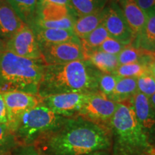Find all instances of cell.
<instances>
[{
	"label": "cell",
	"mask_w": 155,
	"mask_h": 155,
	"mask_svg": "<svg viewBox=\"0 0 155 155\" xmlns=\"http://www.w3.org/2000/svg\"><path fill=\"white\" fill-rule=\"evenodd\" d=\"M101 72L86 61L65 64L46 65L38 86V96L44 98L52 95L98 91Z\"/></svg>",
	"instance_id": "cell-2"
},
{
	"label": "cell",
	"mask_w": 155,
	"mask_h": 155,
	"mask_svg": "<svg viewBox=\"0 0 155 155\" xmlns=\"http://www.w3.org/2000/svg\"><path fill=\"white\" fill-rule=\"evenodd\" d=\"M67 119L40 104L22 114L13 133L19 145L35 146L59 129Z\"/></svg>",
	"instance_id": "cell-5"
},
{
	"label": "cell",
	"mask_w": 155,
	"mask_h": 155,
	"mask_svg": "<svg viewBox=\"0 0 155 155\" xmlns=\"http://www.w3.org/2000/svg\"><path fill=\"white\" fill-rule=\"evenodd\" d=\"M84 60L103 73H113L119 66L117 55H111L99 50L86 52Z\"/></svg>",
	"instance_id": "cell-16"
},
{
	"label": "cell",
	"mask_w": 155,
	"mask_h": 155,
	"mask_svg": "<svg viewBox=\"0 0 155 155\" xmlns=\"http://www.w3.org/2000/svg\"><path fill=\"white\" fill-rule=\"evenodd\" d=\"M6 155H10V154H6Z\"/></svg>",
	"instance_id": "cell-40"
},
{
	"label": "cell",
	"mask_w": 155,
	"mask_h": 155,
	"mask_svg": "<svg viewBox=\"0 0 155 155\" xmlns=\"http://www.w3.org/2000/svg\"><path fill=\"white\" fill-rule=\"evenodd\" d=\"M117 106L118 103L108 99L101 93H94L89 95L78 116L108 129Z\"/></svg>",
	"instance_id": "cell-6"
},
{
	"label": "cell",
	"mask_w": 155,
	"mask_h": 155,
	"mask_svg": "<svg viewBox=\"0 0 155 155\" xmlns=\"http://www.w3.org/2000/svg\"><path fill=\"white\" fill-rule=\"evenodd\" d=\"M46 64L19 57L6 50L0 58V93L20 91L38 95Z\"/></svg>",
	"instance_id": "cell-4"
},
{
	"label": "cell",
	"mask_w": 155,
	"mask_h": 155,
	"mask_svg": "<svg viewBox=\"0 0 155 155\" xmlns=\"http://www.w3.org/2000/svg\"><path fill=\"white\" fill-rule=\"evenodd\" d=\"M130 103L139 124L152 144L155 140V110L151 105L150 99L144 94L137 92L131 98Z\"/></svg>",
	"instance_id": "cell-12"
},
{
	"label": "cell",
	"mask_w": 155,
	"mask_h": 155,
	"mask_svg": "<svg viewBox=\"0 0 155 155\" xmlns=\"http://www.w3.org/2000/svg\"><path fill=\"white\" fill-rule=\"evenodd\" d=\"M118 78L119 77L112 73H101L98 80V91L109 98L113 94Z\"/></svg>",
	"instance_id": "cell-28"
},
{
	"label": "cell",
	"mask_w": 155,
	"mask_h": 155,
	"mask_svg": "<svg viewBox=\"0 0 155 155\" xmlns=\"http://www.w3.org/2000/svg\"><path fill=\"white\" fill-rule=\"evenodd\" d=\"M2 96L8 115L7 126L12 131L23 114L42 103L41 98L38 95L25 92H6Z\"/></svg>",
	"instance_id": "cell-10"
},
{
	"label": "cell",
	"mask_w": 155,
	"mask_h": 155,
	"mask_svg": "<svg viewBox=\"0 0 155 155\" xmlns=\"http://www.w3.org/2000/svg\"><path fill=\"white\" fill-rule=\"evenodd\" d=\"M69 15H73L71 7L58 5L38 6V18L45 21L58 20ZM74 16V15H73ZM75 17V16H74Z\"/></svg>",
	"instance_id": "cell-23"
},
{
	"label": "cell",
	"mask_w": 155,
	"mask_h": 155,
	"mask_svg": "<svg viewBox=\"0 0 155 155\" xmlns=\"http://www.w3.org/2000/svg\"><path fill=\"white\" fill-rule=\"evenodd\" d=\"M117 57L119 65L137 63L149 65L155 60V53L129 45L120 52Z\"/></svg>",
	"instance_id": "cell-19"
},
{
	"label": "cell",
	"mask_w": 155,
	"mask_h": 155,
	"mask_svg": "<svg viewBox=\"0 0 155 155\" xmlns=\"http://www.w3.org/2000/svg\"><path fill=\"white\" fill-rule=\"evenodd\" d=\"M23 23L30 28L38 18V0H5Z\"/></svg>",
	"instance_id": "cell-18"
},
{
	"label": "cell",
	"mask_w": 155,
	"mask_h": 155,
	"mask_svg": "<svg viewBox=\"0 0 155 155\" xmlns=\"http://www.w3.org/2000/svg\"><path fill=\"white\" fill-rule=\"evenodd\" d=\"M126 46L127 45H125L124 44L108 36L96 50H99V51L111 54V55H118Z\"/></svg>",
	"instance_id": "cell-30"
},
{
	"label": "cell",
	"mask_w": 155,
	"mask_h": 155,
	"mask_svg": "<svg viewBox=\"0 0 155 155\" xmlns=\"http://www.w3.org/2000/svg\"><path fill=\"white\" fill-rule=\"evenodd\" d=\"M145 12L155 7V0H134Z\"/></svg>",
	"instance_id": "cell-33"
},
{
	"label": "cell",
	"mask_w": 155,
	"mask_h": 155,
	"mask_svg": "<svg viewBox=\"0 0 155 155\" xmlns=\"http://www.w3.org/2000/svg\"><path fill=\"white\" fill-rule=\"evenodd\" d=\"M91 94L68 93L41 98L42 103L58 115L65 118L78 116Z\"/></svg>",
	"instance_id": "cell-7"
},
{
	"label": "cell",
	"mask_w": 155,
	"mask_h": 155,
	"mask_svg": "<svg viewBox=\"0 0 155 155\" xmlns=\"http://www.w3.org/2000/svg\"><path fill=\"white\" fill-rule=\"evenodd\" d=\"M121 3L122 13L132 32L134 40L144 28L147 19V13L134 0H121Z\"/></svg>",
	"instance_id": "cell-14"
},
{
	"label": "cell",
	"mask_w": 155,
	"mask_h": 155,
	"mask_svg": "<svg viewBox=\"0 0 155 155\" xmlns=\"http://www.w3.org/2000/svg\"><path fill=\"white\" fill-rule=\"evenodd\" d=\"M37 145L47 155H86L107 150L111 139L107 129L78 116L68 118Z\"/></svg>",
	"instance_id": "cell-1"
},
{
	"label": "cell",
	"mask_w": 155,
	"mask_h": 155,
	"mask_svg": "<svg viewBox=\"0 0 155 155\" xmlns=\"http://www.w3.org/2000/svg\"><path fill=\"white\" fill-rule=\"evenodd\" d=\"M6 50V41L0 38V58Z\"/></svg>",
	"instance_id": "cell-35"
},
{
	"label": "cell",
	"mask_w": 155,
	"mask_h": 155,
	"mask_svg": "<svg viewBox=\"0 0 155 155\" xmlns=\"http://www.w3.org/2000/svg\"><path fill=\"white\" fill-rule=\"evenodd\" d=\"M149 73L148 65L137 63L120 65L113 74L119 78H139Z\"/></svg>",
	"instance_id": "cell-26"
},
{
	"label": "cell",
	"mask_w": 155,
	"mask_h": 155,
	"mask_svg": "<svg viewBox=\"0 0 155 155\" xmlns=\"http://www.w3.org/2000/svg\"><path fill=\"white\" fill-rule=\"evenodd\" d=\"M138 92L150 98L155 94V79L151 73H147L137 78Z\"/></svg>",
	"instance_id": "cell-29"
},
{
	"label": "cell",
	"mask_w": 155,
	"mask_h": 155,
	"mask_svg": "<svg viewBox=\"0 0 155 155\" xmlns=\"http://www.w3.org/2000/svg\"><path fill=\"white\" fill-rule=\"evenodd\" d=\"M146 13L147 19L144 28L134 40L132 45L155 53V7Z\"/></svg>",
	"instance_id": "cell-17"
},
{
	"label": "cell",
	"mask_w": 155,
	"mask_h": 155,
	"mask_svg": "<svg viewBox=\"0 0 155 155\" xmlns=\"http://www.w3.org/2000/svg\"><path fill=\"white\" fill-rule=\"evenodd\" d=\"M12 153V155H41L35 147L31 145H19Z\"/></svg>",
	"instance_id": "cell-31"
},
{
	"label": "cell",
	"mask_w": 155,
	"mask_h": 155,
	"mask_svg": "<svg viewBox=\"0 0 155 155\" xmlns=\"http://www.w3.org/2000/svg\"><path fill=\"white\" fill-rule=\"evenodd\" d=\"M6 50L19 57L30 60H42L35 35L32 29L27 25L6 41Z\"/></svg>",
	"instance_id": "cell-11"
},
{
	"label": "cell",
	"mask_w": 155,
	"mask_h": 155,
	"mask_svg": "<svg viewBox=\"0 0 155 155\" xmlns=\"http://www.w3.org/2000/svg\"><path fill=\"white\" fill-rule=\"evenodd\" d=\"M109 129L114 155H155V149L139 124L130 101L118 103Z\"/></svg>",
	"instance_id": "cell-3"
},
{
	"label": "cell",
	"mask_w": 155,
	"mask_h": 155,
	"mask_svg": "<svg viewBox=\"0 0 155 155\" xmlns=\"http://www.w3.org/2000/svg\"><path fill=\"white\" fill-rule=\"evenodd\" d=\"M108 36L107 31L101 23L96 30L80 40L83 53L96 50Z\"/></svg>",
	"instance_id": "cell-24"
},
{
	"label": "cell",
	"mask_w": 155,
	"mask_h": 155,
	"mask_svg": "<svg viewBox=\"0 0 155 155\" xmlns=\"http://www.w3.org/2000/svg\"><path fill=\"white\" fill-rule=\"evenodd\" d=\"M104 9L97 12L77 17L73 26V32L79 40L88 35L103 22Z\"/></svg>",
	"instance_id": "cell-20"
},
{
	"label": "cell",
	"mask_w": 155,
	"mask_h": 155,
	"mask_svg": "<svg viewBox=\"0 0 155 155\" xmlns=\"http://www.w3.org/2000/svg\"><path fill=\"white\" fill-rule=\"evenodd\" d=\"M149 68H150L151 74H152L155 77V60L149 65Z\"/></svg>",
	"instance_id": "cell-36"
},
{
	"label": "cell",
	"mask_w": 155,
	"mask_h": 155,
	"mask_svg": "<svg viewBox=\"0 0 155 155\" xmlns=\"http://www.w3.org/2000/svg\"><path fill=\"white\" fill-rule=\"evenodd\" d=\"M25 25L7 2H0V38L7 41Z\"/></svg>",
	"instance_id": "cell-13"
},
{
	"label": "cell",
	"mask_w": 155,
	"mask_h": 155,
	"mask_svg": "<svg viewBox=\"0 0 155 155\" xmlns=\"http://www.w3.org/2000/svg\"><path fill=\"white\" fill-rule=\"evenodd\" d=\"M154 79H155V77H154Z\"/></svg>",
	"instance_id": "cell-41"
},
{
	"label": "cell",
	"mask_w": 155,
	"mask_h": 155,
	"mask_svg": "<svg viewBox=\"0 0 155 155\" xmlns=\"http://www.w3.org/2000/svg\"><path fill=\"white\" fill-rule=\"evenodd\" d=\"M86 155H109L107 152L104 151H98V152H92L91 154H86Z\"/></svg>",
	"instance_id": "cell-37"
},
{
	"label": "cell",
	"mask_w": 155,
	"mask_h": 155,
	"mask_svg": "<svg viewBox=\"0 0 155 155\" xmlns=\"http://www.w3.org/2000/svg\"><path fill=\"white\" fill-rule=\"evenodd\" d=\"M31 28L35 35L39 45L80 41V40L75 36L73 31L71 30L40 28L35 26Z\"/></svg>",
	"instance_id": "cell-15"
},
{
	"label": "cell",
	"mask_w": 155,
	"mask_h": 155,
	"mask_svg": "<svg viewBox=\"0 0 155 155\" xmlns=\"http://www.w3.org/2000/svg\"><path fill=\"white\" fill-rule=\"evenodd\" d=\"M75 19L76 18L73 15H69V16L64 17L63 19H58V20L45 21L41 20V19H36L32 27L35 26L40 28L60 29V30L73 31V26H74Z\"/></svg>",
	"instance_id": "cell-27"
},
{
	"label": "cell",
	"mask_w": 155,
	"mask_h": 155,
	"mask_svg": "<svg viewBox=\"0 0 155 155\" xmlns=\"http://www.w3.org/2000/svg\"><path fill=\"white\" fill-rule=\"evenodd\" d=\"M109 0H69L75 18L101 11Z\"/></svg>",
	"instance_id": "cell-22"
},
{
	"label": "cell",
	"mask_w": 155,
	"mask_h": 155,
	"mask_svg": "<svg viewBox=\"0 0 155 155\" xmlns=\"http://www.w3.org/2000/svg\"><path fill=\"white\" fill-rule=\"evenodd\" d=\"M149 99H150V102L151 105H152L153 108L155 110V94L153 95V96H151Z\"/></svg>",
	"instance_id": "cell-38"
},
{
	"label": "cell",
	"mask_w": 155,
	"mask_h": 155,
	"mask_svg": "<svg viewBox=\"0 0 155 155\" xmlns=\"http://www.w3.org/2000/svg\"><path fill=\"white\" fill-rule=\"evenodd\" d=\"M137 92V78L119 77L113 94L108 99L116 103L129 102Z\"/></svg>",
	"instance_id": "cell-21"
},
{
	"label": "cell",
	"mask_w": 155,
	"mask_h": 155,
	"mask_svg": "<svg viewBox=\"0 0 155 155\" xmlns=\"http://www.w3.org/2000/svg\"><path fill=\"white\" fill-rule=\"evenodd\" d=\"M39 46L42 59L46 65L65 64L84 60V54L81 41Z\"/></svg>",
	"instance_id": "cell-8"
},
{
	"label": "cell",
	"mask_w": 155,
	"mask_h": 155,
	"mask_svg": "<svg viewBox=\"0 0 155 155\" xmlns=\"http://www.w3.org/2000/svg\"><path fill=\"white\" fill-rule=\"evenodd\" d=\"M46 5H58L71 7L69 0H38V6Z\"/></svg>",
	"instance_id": "cell-34"
},
{
	"label": "cell",
	"mask_w": 155,
	"mask_h": 155,
	"mask_svg": "<svg viewBox=\"0 0 155 155\" xmlns=\"http://www.w3.org/2000/svg\"><path fill=\"white\" fill-rule=\"evenodd\" d=\"M2 1H5V0H0V2H2Z\"/></svg>",
	"instance_id": "cell-39"
},
{
	"label": "cell",
	"mask_w": 155,
	"mask_h": 155,
	"mask_svg": "<svg viewBox=\"0 0 155 155\" xmlns=\"http://www.w3.org/2000/svg\"><path fill=\"white\" fill-rule=\"evenodd\" d=\"M19 145L15 134L8 126L0 124V155L12 154Z\"/></svg>",
	"instance_id": "cell-25"
},
{
	"label": "cell",
	"mask_w": 155,
	"mask_h": 155,
	"mask_svg": "<svg viewBox=\"0 0 155 155\" xmlns=\"http://www.w3.org/2000/svg\"><path fill=\"white\" fill-rule=\"evenodd\" d=\"M0 124H8V115L6 104L4 100L2 94L0 93Z\"/></svg>",
	"instance_id": "cell-32"
},
{
	"label": "cell",
	"mask_w": 155,
	"mask_h": 155,
	"mask_svg": "<svg viewBox=\"0 0 155 155\" xmlns=\"http://www.w3.org/2000/svg\"><path fill=\"white\" fill-rule=\"evenodd\" d=\"M102 24L109 37L125 45L132 44L134 41L132 32L124 17L121 7L118 4L113 2L111 5L104 9Z\"/></svg>",
	"instance_id": "cell-9"
}]
</instances>
